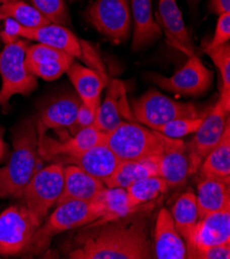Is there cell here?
I'll return each instance as SVG.
<instances>
[{
	"label": "cell",
	"instance_id": "cell-1",
	"mask_svg": "<svg viewBox=\"0 0 230 259\" xmlns=\"http://www.w3.org/2000/svg\"><path fill=\"white\" fill-rule=\"evenodd\" d=\"M153 206L146 203L125 217L83 226L72 241L68 258H154L151 237Z\"/></svg>",
	"mask_w": 230,
	"mask_h": 259
},
{
	"label": "cell",
	"instance_id": "cell-2",
	"mask_svg": "<svg viewBox=\"0 0 230 259\" xmlns=\"http://www.w3.org/2000/svg\"><path fill=\"white\" fill-rule=\"evenodd\" d=\"M35 121L25 120L14 133L13 152L0 168V198L17 196L30 182L40 163Z\"/></svg>",
	"mask_w": 230,
	"mask_h": 259
},
{
	"label": "cell",
	"instance_id": "cell-3",
	"mask_svg": "<svg viewBox=\"0 0 230 259\" xmlns=\"http://www.w3.org/2000/svg\"><path fill=\"white\" fill-rule=\"evenodd\" d=\"M165 136L141 125L123 121L113 132L106 134L105 144L121 160H143L160 153Z\"/></svg>",
	"mask_w": 230,
	"mask_h": 259
},
{
	"label": "cell",
	"instance_id": "cell-4",
	"mask_svg": "<svg viewBox=\"0 0 230 259\" xmlns=\"http://www.w3.org/2000/svg\"><path fill=\"white\" fill-rule=\"evenodd\" d=\"M28 48L26 40L16 39L7 44L0 53V76L3 85L0 89V106L9 108L14 95L27 96L37 87L36 76L26 66L25 53Z\"/></svg>",
	"mask_w": 230,
	"mask_h": 259
},
{
	"label": "cell",
	"instance_id": "cell-5",
	"mask_svg": "<svg viewBox=\"0 0 230 259\" xmlns=\"http://www.w3.org/2000/svg\"><path fill=\"white\" fill-rule=\"evenodd\" d=\"M99 218L100 215L92 201L68 200L57 204L56 210L36 230L29 249L39 252L58 234L83 227Z\"/></svg>",
	"mask_w": 230,
	"mask_h": 259
},
{
	"label": "cell",
	"instance_id": "cell-6",
	"mask_svg": "<svg viewBox=\"0 0 230 259\" xmlns=\"http://www.w3.org/2000/svg\"><path fill=\"white\" fill-rule=\"evenodd\" d=\"M61 163H52L38 169L17 196L23 199L33 219L42 224L51 206L60 197L63 189L64 175Z\"/></svg>",
	"mask_w": 230,
	"mask_h": 259
},
{
	"label": "cell",
	"instance_id": "cell-7",
	"mask_svg": "<svg viewBox=\"0 0 230 259\" xmlns=\"http://www.w3.org/2000/svg\"><path fill=\"white\" fill-rule=\"evenodd\" d=\"M130 109L135 121L151 129L175 119L204 116L193 103L173 100L154 89L132 100Z\"/></svg>",
	"mask_w": 230,
	"mask_h": 259
},
{
	"label": "cell",
	"instance_id": "cell-8",
	"mask_svg": "<svg viewBox=\"0 0 230 259\" xmlns=\"http://www.w3.org/2000/svg\"><path fill=\"white\" fill-rule=\"evenodd\" d=\"M38 227L26 205H11L0 214V255H17L29 249Z\"/></svg>",
	"mask_w": 230,
	"mask_h": 259
},
{
	"label": "cell",
	"instance_id": "cell-9",
	"mask_svg": "<svg viewBox=\"0 0 230 259\" xmlns=\"http://www.w3.org/2000/svg\"><path fill=\"white\" fill-rule=\"evenodd\" d=\"M229 110L230 108L219 98L211 112L204 116L192 141L187 144L190 176L198 171L204 157L221 140L226 124L229 121Z\"/></svg>",
	"mask_w": 230,
	"mask_h": 259
},
{
	"label": "cell",
	"instance_id": "cell-10",
	"mask_svg": "<svg viewBox=\"0 0 230 259\" xmlns=\"http://www.w3.org/2000/svg\"><path fill=\"white\" fill-rule=\"evenodd\" d=\"M149 79L165 91L184 96H199L210 89L213 72L193 54L173 75L166 77L159 73H151Z\"/></svg>",
	"mask_w": 230,
	"mask_h": 259
},
{
	"label": "cell",
	"instance_id": "cell-11",
	"mask_svg": "<svg viewBox=\"0 0 230 259\" xmlns=\"http://www.w3.org/2000/svg\"><path fill=\"white\" fill-rule=\"evenodd\" d=\"M86 18L97 31L115 42L128 36L130 29L128 0H95L88 8Z\"/></svg>",
	"mask_w": 230,
	"mask_h": 259
},
{
	"label": "cell",
	"instance_id": "cell-12",
	"mask_svg": "<svg viewBox=\"0 0 230 259\" xmlns=\"http://www.w3.org/2000/svg\"><path fill=\"white\" fill-rule=\"evenodd\" d=\"M184 241L186 256L191 259L197 252L208 247L230 245V208L199 219Z\"/></svg>",
	"mask_w": 230,
	"mask_h": 259
},
{
	"label": "cell",
	"instance_id": "cell-13",
	"mask_svg": "<svg viewBox=\"0 0 230 259\" xmlns=\"http://www.w3.org/2000/svg\"><path fill=\"white\" fill-rule=\"evenodd\" d=\"M81 102L80 97L74 94H63L49 101L34 120L38 143L50 129L56 132L70 129L75 122Z\"/></svg>",
	"mask_w": 230,
	"mask_h": 259
},
{
	"label": "cell",
	"instance_id": "cell-14",
	"mask_svg": "<svg viewBox=\"0 0 230 259\" xmlns=\"http://www.w3.org/2000/svg\"><path fill=\"white\" fill-rule=\"evenodd\" d=\"M158 176L166 181L169 188L182 186L190 176V160L187 144L180 139L164 138L157 155Z\"/></svg>",
	"mask_w": 230,
	"mask_h": 259
},
{
	"label": "cell",
	"instance_id": "cell-15",
	"mask_svg": "<svg viewBox=\"0 0 230 259\" xmlns=\"http://www.w3.org/2000/svg\"><path fill=\"white\" fill-rule=\"evenodd\" d=\"M122 117H126L127 121H135L127 103L124 84L119 80H113L104 102L97 108L93 126L102 133L109 134L123 122Z\"/></svg>",
	"mask_w": 230,
	"mask_h": 259
},
{
	"label": "cell",
	"instance_id": "cell-16",
	"mask_svg": "<svg viewBox=\"0 0 230 259\" xmlns=\"http://www.w3.org/2000/svg\"><path fill=\"white\" fill-rule=\"evenodd\" d=\"M105 133L98 131L92 125L81 129L71 138H66L61 141L51 140L44 137L42 141L38 143V151L40 157L55 159L82 153L94 146L105 143Z\"/></svg>",
	"mask_w": 230,
	"mask_h": 259
},
{
	"label": "cell",
	"instance_id": "cell-17",
	"mask_svg": "<svg viewBox=\"0 0 230 259\" xmlns=\"http://www.w3.org/2000/svg\"><path fill=\"white\" fill-rule=\"evenodd\" d=\"M18 36L55 48L73 58H83L81 40L62 25L49 23L36 28H25L20 25Z\"/></svg>",
	"mask_w": 230,
	"mask_h": 259
},
{
	"label": "cell",
	"instance_id": "cell-18",
	"mask_svg": "<svg viewBox=\"0 0 230 259\" xmlns=\"http://www.w3.org/2000/svg\"><path fill=\"white\" fill-rule=\"evenodd\" d=\"M154 258L158 259H185L186 244L177 231L170 213L166 209L158 212L153 240Z\"/></svg>",
	"mask_w": 230,
	"mask_h": 259
},
{
	"label": "cell",
	"instance_id": "cell-19",
	"mask_svg": "<svg viewBox=\"0 0 230 259\" xmlns=\"http://www.w3.org/2000/svg\"><path fill=\"white\" fill-rule=\"evenodd\" d=\"M57 159L63 163L76 165L102 181L110 178L121 162L105 143L94 146L82 153L58 157Z\"/></svg>",
	"mask_w": 230,
	"mask_h": 259
},
{
	"label": "cell",
	"instance_id": "cell-20",
	"mask_svg": "<svg viewBox=\"0 0 230 259\" xmlns=\"http://www.w3.org/2000/svg\"><path fill=\"white\" fill-rule=\"evenodd\" d=\"M158 25L164 30L168 42L188 57L194 54V44L186 28L176 0H159Z\"/></svg>",
	"mask_w": 230,
	"mask_h": 259
},
{
	"label": "cell",
	"instance_id": "cell-21",
	"mask_svg": "<svg viewBox=\"0 0 230 259\" xmlns=\"http://www.w3.org/2000/svg\"><path fill=\"white\" fill-rule=\"evenodd\" d=\"M63 175V189L56 204L68 200L92 201L99 192L107 187L104 181L89 175L73 164L64 166Z\"/></svg>",
	"mask_w": 230,
	"mask_h": 259
},
{
	"label": "cell",
	"instance_id": "cell-22",
	"mask_svg": "<svg viewBox=\"0 0 230 259\" xmlns=\"http://www.w3.org/2000/svg\"><path fill=\"white\" fill-rule=\"evenodd\" d=\"M66 72L81 101L92 110H97L100 105L101 92L107 85L108 79L96 70L74 61Z\"/></svg>",
	"mask_w": 230,
	"mask_h": 259
},
{
	"label": "cell",
	"instance_id": "cell-23",
	"mask_svg": "<svg viewBox=\"0 0 230 259\" xmlns=\"http://www.w3.org/2000/svg\"><path fill=\"white\" fill-rule=\"evenodd\" d=\"M196 200L199 219L210 213L229 209V184L221 180L200 177V180L197 183Z\"/></svg>",
	"mask_w": 230,
	"mask_h": 259
},
{
	"label": "cell",
	"instance_id": "cell-24",
	"mask_svg": "<svg viewBox=\"0 0 230 259\" xmlns=\"http://www.w3.org/2000/svg\"><path fill=\"white\" fill-rule=\"evenodd\" d=\"M133 14L132 50L139 51L154 42L161 35V28L152 13L151 0H131Z\"/></svg>",
	"mask_w": 230,
	"mask_h": 259
},
{
	"label": "cell",
	"instance_id": "cell-25",
	"mask_svg": "<svg viewBox=\"0 0 230 259\" xmlns=\"http://www.w3.org/2000/svg\"><path fill=\"white\" fill-rule=\"evenodd\" d=\"M201 178L221 180L225 183L230 182V125L226 124L221 140L216 147L204 157L199 166Z\"/></svg>",
	"mask_w": 230,
	"mask_h": 259
},
{
	"label": "cell",
	"instance_id": "cell-26",
	"mask_svg": "<svg viewBox=\"0 0 230 259\" xmlns=\"http://www.w3.org/2000/svg\"><path fill=\"white\" fill-rule=\"evenodd\" d=\"M152 176H158L157 156L143 160L121 161L113 175L105 180L104 183L109 188L120 187L126 189L136 181Z\"/></svg>",
	"mask_w": 230,
	"mask_h": 259
},
{
	"label": "cell",
	"instance_id": "cell-27",
	"mask_svg": "<svg viewBox=\"0 0 230 259\" xmlns=\"http://www.w3.org/2000/svg\"><path fill=\"white\" fill-rule=\"evenodd\" d=\"M92 202L100 215V218L96 221H110L122 218L134 211L129 206L128 195L125 188L106 187L97 194Z\"/></svg>",
	"mask_w": 230,
	"mask_h": 259
},
{
	"label": "cell",
	"instance_id": "cell-28",
	"mask_svg": "<svg viewBox=\"0 0 230 259\" xmlns=\"http://www.w3.org/2000/svg\"><path fill=\"white\" fill-rule=\"evenodd\" d=\"M166 181L159 176H152L141 179L126 188L128 203L132 210L149 203L167 192Z\"/></svg>",
	"mask_w": 230,
	"mask_h": 259
},
{
	"label": "cell",
	"instance_id": "cell-29",
	"mask_svg": "<svg viewBox=\"0 0 230 259\" xmlns=\"http://www.w3.org/2000/svg\"><path fill=\"white\" fill-rule=\"evenodd\" d=\"M169 213L177 231L185 239L199 220L196 195L192 191L181 194L174 201Z\"/></svg>",
	"mask_w": 230,
	"mask_h": 259
},
{
	"label": "cell",
	"instance_id": "cell-30",
	"mask_svg": "<svg viewBox=\"0 0 230 259\" xmlns=\"http://www.w3.org/2000/svg\"><path fill=\"white\" fill-rule=\"evenodd\" d=\"M13 19L25 28H36L51 23L34 7L17 0L0 6V20Z\"/></svg>",
	"mask_w": 230,
	"mask_h": 259
},
{
	"label": "cell",
	"instance_id": "cell-31",
	"mask_svg": "<svg viewBox=\"0 0 230 259\" xmlns=\"http://www.w3.org/2000/svg\"><path fill=\"white\" fill-rule=\"evenodd\" d=\"M211 57L216 67H218L221 79V93L220 99L230 108V45L228 42L206 51Z\"/></svg>",
	"mask_w": 230,
	"mask_h": 259
},
{
	"label": "cell",
	"instance_id": "cell-32",
	"mask_svg": "<svg viewBox=\"0 0 230 259\" xmlns=\"http://www.w3.org/2000/svg\"><path fill=\"white\" fill-rule=\"evenodd\" d=\"M204 116L196 118L175 119L161 126H158L154 131L171 139H181L191 134H195Z\"/></svg>",
	"mask_w": 230,
	"mask_h": 259
},
{
	"label": "cell",
	"instance_id": "cell-33",
	"mask_svg": "<svg viewBox=\"0 0 230 259\" xmlns=\"http://www.w3.org/2000/svg\"><path fill=\"white\" fill-rule=\"evenodd\" d=\"M30 2L51 23L62 26L69 24L68 11L64 0H30Z\"/></svg>",
	"mask_w": 230,
	"mask_h": 259
},
{
	"label": "cell",
	"instance_id": "cell-34",
	"mask_svg": "<svg viewBox=\"0 0 230 259\" xmlns=\"http://www.w3.org/2000/svg\"><path fill=\"white\" fill-rule=\"evenodd\" d=\"M73 59V57L68 56L60 60L47 63H34L26 66L33 75L41 77V79L45 81H54L67 71L71 63L74 61Z\"/></svg>",
	"mask_w": 230,
	"mask_h": 259
},
{
	"label": "cell",
	"instance_id": "cell-35",
	"mask_svg": "<svg viewBox=\"0 0 230 259\" xmlns=\"http://www.w3.org/2000/svg\"><path fill=\"white\" fill-rule=\"evenodd\" d=\"M70 55L55 48L42 44H36L27 48L26 53H25V62H26V65L34 63H47L60 60Z\"/></svg>",
	"mask_w": 230,
	"mask_h": 259
},
{
	"label": "cell",
	"instance_id": "cell-36",
	"mask_svg": "<svg viewBox=\"0 0 230 259\" xmlns=\"http://www.w3.org/2000/svg\"><path fill=\"white\" fill-rule=\"evenodd\" d=\"M229 38H230V13H224L219 15L215 34L213 36V39L209 42L207 48L204 49V52L228 42Z\"/></svg>",
	"mask_w": 230,
	"mask_h": 259
},
{
	"label": "cell",
	"instance_id": "cell-37",
	"mask_svg": "<svg viewBox=\"0 0 230 259\" xmlns=\"http://www.w3.org/2000/svg\"><path fill=\"white\" fill-rule=\"evenodd\" d=\"M96 111L97 110H92L91 108L86 106L85 103L81 102V106L79 108L78 115H76L75 122L70 127V132L72 133V135H74L75 133H78L79 131H81V129H83V128L92 126L94 124V121H95Z\"/></svg>",
	"mask_w": 230,
	"mask_h": 259
},
{
	"label": "cell",
	"instance_id": "cell-38",
	"mask_svg": "<svg viewBox=\"0 0 230 259\" xmlns=\"http://www.w3.org/2000/svg\"><path fill=\"white\" fill-rule=\"evenodd\" d=\"M229 259L230 245H219L203 249L197 252L193 259Z\"/></svg>",
	"mask_w": 230,
	"mask_h": 259
},
{
	"label": "cell",
	"instance_id": "cell-39",
	"mask_svg": "<svg viewBox=\"0 0 230 259\" xmlns=\"http://www.w3.org/2000/svg\"><path fill=\"white\" fill-rule=\"evenodd\" d=\"M19 27H20V24H18L15 20L10 18L6 19L5 29L2 31V33H0V37H2V39L6 45L11 44L19 38L18 36Z\"/></svg>",
	"mask_w": 230,
	"mask_h": 259
},
{
	"label": "cell",
	"instance_id": "cell-40",
	"mask_svg": "<svg viewBox=\"0 0 230 259\" xmlns=\"http://www.w3.org/2000/svg\"><path fill=\"white\" fill-rule=\"evenodd\" d=\"M209 10L217 15L230 13V0H210Z\"/></svg>",
	"mask_w": 230,
	"mask_h": 259
},
{
	"label": "cell",
	"instance_id": "cell-41",
	"mask_svg": "<svg viewBox=\"0 0 230 259\" xmlns=\"http://www.w3.org/2000/svg\"><path fill=\"white\" fill-rule=\"evenodd\" d=\"M4 151H5V145H4V143H2V144H0V159L3 158Z\"/></svg>",
	"mask_w": 230,
	"mask_h": 259
},
{
	"label": "cell",
	"instance_id": "cell-42",
	"mask_svg": "<svg viewBox=\"0 0 230 259\" xmlns=\"http://www.w3.org/2000/svg\"><path fill=\"white\" fill-rule=\"evenodd\" d=\"M188 2H189L190 6H192V7H195V6H196V4L199 2V0H188Z\"/></svg>",
	"mask_w": 230,
	"mask_h": 259
},
{
	"label": "cell",
	"instance_id": "cell-43",
	"mask_svg": "<svg viewBox=\"0 0 230 259\" xmlns=\"http://www.w3.org/2000/svg\"><path fill=\"white\" fill-rule=\"evenodd\" d=\"M11 2H17V0H0V4H7V3H11Z\"/></svg>",
	"mask_w": 230,
	"mask_h": 259
},
{
	"label": "cell",
	"instance_id": "cell-44",
	"mask_svg": "<svg viewBox=\"0 0 230 259\" xmlns=\"http://www.w3.org/2000/svg\"><path fill=\"white\" fill-rule=\"evenodd\" d=\"M2 143H4V142H3V139H2V134H0V144H2Z\"/></svg>",
	"mask_w": 230,
	"mask_h": 259
},
{
	"label": "cell",
	"instance_id": "cell-45",
	"mask_svg": "<svg viewBox=\"0 0 230 259\" xmlns=\"http://www.w3.org/2000/svg\"><path fill=\"white\" fill-rule=\"evenodd\" d=\"M0 33H2V31H0Z\"/></svg>",
	"mask_w": 230,
	"mask_h": 259
}]
</instances>
